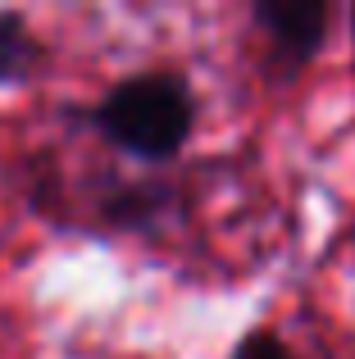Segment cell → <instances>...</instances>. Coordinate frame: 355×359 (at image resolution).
Segmentation results:
<instances>
[{"label": "cell", "mask_w": 355, "mask_h": 359, "mask_svg": "<svg viewBox=\"0 0 355 359\" xmlns=\"http://www.w3.org/2000/svg\"><path fill=\"white\" fill-rule=\"evenodd\" d=\"M232 359H296V355L287 351L274 332H250V337H241V341H237Z\"/></svg>", "instance_id": "4"}, {"label": "cell", "mask_w": 355, "mask_h": 359, "mask_svg": "<svg viewBox=\"0 0 355 359\" xmlns=\"http://www.w3.org/2000/svg\"><path fill=\"white\" fill-rule=\"evenodd\" d=\"M328 5H305V0H264L255 5V23L264 27L269 50L278 64L301 69L319 55L323 36H328Z\"/></svg>", "instance_id": "2"}, {"label": "cell", "mask_w": 355, "mask_h": 359, "mask_svg": "<svg viewBox=\"0 0 355 359\" xmlns=\"http://www.w3.org/2000/svg\"><path fill=\"white\" fill-rule=\"evenodd\" d=\"M196 123V100L178 73H137L105 91L96 105V128L105 141L137 159H169L178 155Z\"/></svg>", "instance_id": "1"}, {"label": "cell", "mask_w": 355, "mask_h": 359, "mask_svg": "<svg viewBox=\"0 0 355 359\" xmlns=\"http://www.w3.org/2000/svg\"><path fill=\"white\" fill-rule=\"evenodd\" d=\"M351 23H355V14H351Z\"/></svg>", "instance_id": "5"}, {"label": "cell", "mask_w": 355, "mask_h": 359, "mask_svg": "<svg viewBox=\"0 0 355 359\" xmlns=\"http://www.w3.org/2000/svg\"><path fill=\"white\" fill-rule=\"evenodd\" d=\"M41 60V41L32 36V27L23 23V14L0 9V82H18L36 69Z\"/></svg>", "instance_id": "3"}]
</instances>
